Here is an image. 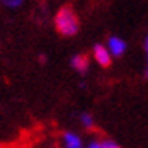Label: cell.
<instances>
[{
  "label": "cell",
  "instance_id": "1",
  "mask_svg": "<svg viewBox=\"0 0 148 148\" xmlns=\"http://www.w3.org/2000/svg\"><path fill=\"white\" fill-rule=\"evenodd\" d=\"M55 28L62 35H67V37H72L78 32L80 22H78V17L73 12V8L68 5L60 7V10L55 15Z\"/></svg>",
  "mask_w": 148,
  "mask_h": 148
},
{
  "label": "cell",
  "instance_id": "2",
  "mask_svg": "<svg viewBox=\"0 0 148 148\" xmlns=\"http://www.w3.org/2000/svg\"><path fill=\"white\" fill-rule=\"evenodd\" d=\"M107 50L110 57H121L127 50V43H125V40H121L120 37H110L107 43Z\"/></svg>",
  "mask_w": 148,
  "mask_h": 148
},
{
  "label": "cell",
  "instance_id": "3",
  "mask_svg": "<svg viewBox=\"0 0 148 148\" xmlns=\"http://www.w3.org/2000/svg\"><path fill=\"white\" fill-rule=\"evenodd\" d=\"M93 58L98 62V65H101V67H110L112 65V57L108 53L107 47L101 45V43H97L93 47Z\"/></svg>",
  "mask_w": 148,
  "mask_h": 148
},
{
  "label": "cell",
  "instance_id": "4",
  "mask_svg": "<svg viewBox=\"0 0 148 148\" xmlns=\"http://www.w3.org/2000/svg\"><path fill=\"white\" fill-rule=\"evenodd\" d=\"M72 67L77 70V72H80V73H85L88 70V67H90V60H88L87 55H75L73 58H72Z\"/></svg>",
  "mask_w": 148,
  "mask_h": 148
},
{
  "label": "cell",
  "instance_id": "5",
  "mask_svg": "<svg viewBox=\"0 0 148 148\" xmlns=\"http://www.w3.org/2000/svg\"><path fill=\"white\" fill-rule=\"evenodd\" d=\"M63 141H65V148H82L80 136L72 133V132H65L63 133Z\"/></svg>",
  "mask_w": 148,
  "mask_h": 148
},
{
  "label": "cell",
  "instance_id": "6",
  "mask_svg": "<svg viewBox=\"0 0 148 148\" xmlns=\"http://www.w3.org/2000/svg\"><path fill=\"white\" fill-rule=\"evenodd\" d=\"M80 120H82V123H83V127H87V128L93 127V116H92L90 113H83L80 116Z\"/></svg>",
  "mask_w": 148,
  "mask_h": 148
},
{
  "label": "cell",
  "instance_id": "7",
  "mask_svg": "<svg viewBox=\"0 0 148 148\" xmlns=\"http://www.w3.org/2000/svg\"><path fill=\"white\" fill-rule=\"evenodd\" d=\"M100 145H101V148H121L120 145L113 140H103V141H100Z\"/></svg>",
  "mask_w": 148,
  "mask_h": 148
},
{
  "label": "cell",
  "instance_id": "8",
  "mask_svg": "<svg viewBox=\"0 0 148 148\" xmlns=\"http://www.w3.org/2000/svg\"><path fill=\"white\" fill-rule=\"evenodd\" d=\"M22 3V0H3V5H8V7H20Z\"/></svg>",
  "mask_w": 148,
  "mask_h": 148
},
{
  "label": "cell",
  "instance_id": "9",
  "mask_svg": "<svg viewBox=\"0 0 148 148\" xmlns=\"http://www.w3.org/2000/svg\"><path fill=\"white\" fill-rule=\"evenodd\" d=\"M88 148H101V145H100V141H93Z\"/></svg>",
  "mask_w": 148,
  "mask_h": 148
},
{
  "label": "cell",
  "instance_id": "10",
  "mask_svg": "<svg viewBox=\"0 0 148 148\" xmlns=\"http://www.w3.org/2000/svg\"><path fill=\"white\" fill-rule=\"evenodd\" d=\"M145 50H147V53H148V37H147V40H145Z\"/></svg>",
  "mask_w": 148,
  "mask_h": 148
},
{
  "label": "cell",
  "instance_id": "11",
  "mask_svg": "<svg viewBox=\"0 0 148 148\" xmlns=\"http://www.w3.org/2000/svg\"><path fill=\"white\" fill-rule=\"evenodd\" d=\"M147 77H148V67H147Z\"/></svg>",
  "mask_w": 148,
  "mask_h": 148
}]
</instances>
